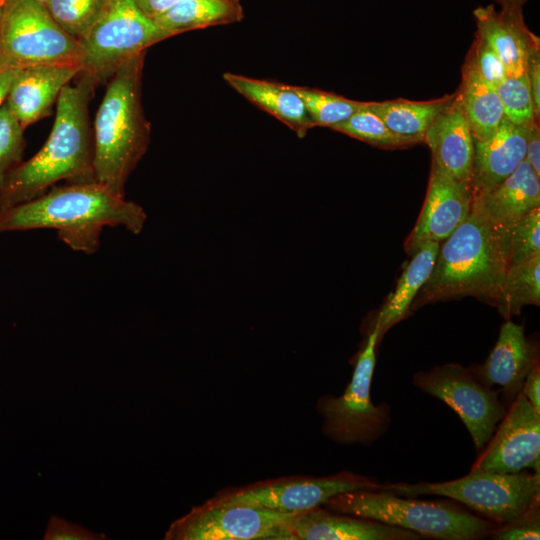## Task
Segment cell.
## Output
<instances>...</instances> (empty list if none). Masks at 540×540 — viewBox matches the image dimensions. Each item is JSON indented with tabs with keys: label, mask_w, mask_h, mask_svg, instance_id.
Masks as SVG:
<instances>
[{
	"label": "cell",
	"mask_w": 540,
	"mask_h": 540,
	"mask_svg": "<svg viewBox=\"0 0 540 540\" xmlns=\"http://www.w3.org/2000/svg\"><path fill=\"white\" fill-rule=\"evenodd\" d=\"M45 540H102L104 534L94 533L88 529L68 522L60 517L51 516L44 533Z\"/></svg>",
	"instance_id": "36"
},
{
	"label": "cell",
	"mask_w": 540,
	"mask_h": 540,
	"mask_svg": "<svg viewBox=\"0 0 540 540\" xmlns=\"http://www.w3.org/2000/svg\"><path fill=\"white\" fill-rule=\"evenodd\" d=\"M144 59L145 52L129 58L108 79L93 126L95 181L119 197L150 143L141 93Z\"/></svg>",
	"instance_id": "4"
},
{
	"label": "cell",
	"mask_w": 540,
	"mask_h": 540,
	"mask_svg": "<svg viewBox=\"0 0 540 540\" xmlns=\"http://www.w3.org/2000/svg\"><path fill=\"white\" fill-rule=\"evenodd\" d=\"M497 2L501 8L522 9V6L527 0H493Z\"/></svg>",
	"instance_id": "42"
},
{
	"label": "cell",
	"mask_w": 540,
	"mask_h": 540,
	"mask_svg": "<svg viewBox=\"0 0 540 540\" xmlns=\"http://www.w3.org/2000/svg\"><path fill=\"white\" fill-rule=\"evenodd\" d=\"M506 235L533 209L540 207V176L523 160L515 171L489 192L473 197Z\"/></svg>",
	"instance_id": "22"
},
{
	"label": "cell",
	"mask_w": 540,
	"mask_h": 540,
	"mask_svg": "<svg viewBox=\"0 0 540 540\" xmlns=\"http://www.w3.org/2000/svg\"><path fill=\"white\" fill-rule=\"evenodd\" d=\"M536 364V351L525 336L524 328L507 320L501 326L486 361L473 369L487 385L499 386L504 403L510 406L521 391L525 377Z\"/></svg>",
	"instance_id": "18"
},
{
	"label": "cell",
	"mask_w": 540,
	"mask_h": 540,
	"mask_svg": "<svg viewBox=\"0 0 540 540\" xmlns=\"http://www.w3.org/2000/svg\"><path fill=\"white\" fill-rule=\"evenodd\" d=\"M454 93L429 101L394 99L367 102V109L376 114L398 136L423 142L424 135L453 98Z\"/></svg>",
	"instance_id": "26"
},
{
	"label": "cell",
	"mask_w": 540,
	"mask_h": 540,
	"mask_svg": "<svg viewBox=\"0 0 540 540\" xmlns=\"http://www.w3.org/2000/svg\"><path fill=\"white\" fill-rule=\"evenodd\" d=\"M295 513L209 499L174 521L166 540H283Z\"/></svg>",
	"instance_id": "12"
},
{
	"label": "cell",
	"mask_w": 540,
	"mask_h": 540,
	"mask_svg": "<svg viewBox=\"0 0 540 540\" xmlns=\"http://www.w3.org/2000/svg\"><path fill=\"white\" fill-rule=\"evenodd\" d=\"M379 339V329L374 326L357 357L344 393L339 397L326 395L318 401L323 432L334 442L367 446L380 439L391 424L389 405L385 402L374 404L370 393Z\"/></svg>",
	"instance_id": "8"
},
{
	"label": "cell",
	"mask_w": 540,
	"mask_h": 540,
	"mask_svg": "<svg viewBox=\"0 0 540 540\" xmlns=\"http://www.w3.org/2000/svg\"><path fill=\"white\" fill-rule=\"evenodd\" d=\"M366 105L367 102L362 109L332 129L384 149L414 145L412 141L393 133L379 116L367 109Z\"/></svg>",
	"instance_id": "29"
},
{
	"label": "cell",
	"mask_w": 540,
	"mask_h": 540,
	"mask_svg": "<svg viewBox=\"0 0 540 540\" xmlns=\"http://www.w3.org/2000/svg\"><path fill=\"white\" fill-rule=\"evenodd\" d=\"M521 393L536 410L540 411V369L538 364L525 377Z\"/></svg>",
	"instance_id": "39"
},
{
	"label": "cell",
	"mask_w": 540,
	"mask_h": 540,
	"mask_svg": "<svg viewBox=\"0 0 540 540\" xmlns=\"http://www.w3.org/2000/svg\"><path fill=\"white\" fill-rule=\"evenodd\" d=\"M527 126L513 124L505 116L487 140L474 141L471 191L481 196L511 175L525 160Z\"/></svg>",
	"instance_id": "20"
},
{
	"label": "cell",
	"mask_w": 540,
	"mask_h": 540,
	"mask_svg": "<svg viewBox=\"0 0 540 540\" xmlns=\"http://www.w3.org/2000/svg\"><path fill=\"white\" fill-rule=\"evenodd\" d=\"M110 0H48L46 8L56 23L80 40L98 20Z\"/></svg>",
	"instance_id": "30"
},
{
	"label": "cell",
	"mask_w": 540,
	"mask_h": 540,
	"mask_svg": "<svg viewBox=\"0 0 540 540\" xmlns=\"http://www.w3.org/2000/svg\"><path fill=\"white\" fill-rule=\"evenodd\" d=\"M413 384L448 405L462 420L479 452L507 412L500 391L483 382L473 368L449 363L419 371Z\"/></svg>",
	"instance_id": "10"
},
{
	"label": "cell",
	"mask_w": 540,
	"mask_h": 540,
	"mask_svg": "<svg viewBox=\"0 0 540 540\" xmlns=\"http://www.w3.org/2000/svg\"><path fill=\"white\" fill-rule=\"evenodd\" d=\"M83 68L75 64H37L19 68L5 102L26 129L47 117L63 90Z\"/></svg>",
	"instance_id": "16"
},
{
	"label": "cell",
	"mask_w": 540,
	"mask_h": 540,
	"mask_svg": "<svg viewBox=\"0 0 540 540\" xmlns=\"http://www.w3.org/2000/svg\"><path fill=\"white\" fill-rule=\"evenodd\" d=\"M504 116L515 125L529 126L536 120L533 110L528 77L524 75H508L497 86Z\"/></svg>",
	"instance_id": "31"
},
{
	"label": "cell",
	"mask_w": 540,
	"mask_h": 540,
	"mask_svg": "<svg viewBox=\"0 0 540 540\" xmlns=\"http://www.w3.org/2000/svg\"><path fill=\"white\" fill-rule=\"evenodd\" d=\"M439 245L438 242H426L411 256L395 290L377 314L374 326L379 329L380 338L410 310L433 270Z\"/></svg>",
	"instance_id": "24"
},
{
	"label": "cell",
	"mask_w": 540,
	"mask_h": 540,
	"mask_svg": "<svg viewBox=\"0 0 540 540\" xmlns=\"http://www.w3.org/2000/svg\"><path fill=\"white\" fill-rule=\"evenodd\" d=\"M509 267L540 255V207L517 221L508 235Z\"/></svg>",
	"instance_id": "33"
},
{
	"label": "cell",
	"mask_w": 540,
	"mask_h": 540,
	"mask_svg": "<svg viewBox=\"0 0 540 540\" xmlns=\"http://www.w3.org/2000/svg\"><path fill=\"white\" fill-rule=\"evenodd\" d=\"M472 201L468 184L456 180L431 162L423 207L405 242L407 254L412 256L426 242L441 243L447 239L468 217Z\"/></svg>",
	"instance_id": "14"
},
{
	"label": "cell",
	"mask_w": 540,
	"mask_h": 540,
	"mask_svg": "<svg viewBox=\"0 0 540 540\" xmlns=\"http://www.w3.org/2000/svg\"><path fill=\"white\" fill-rule=\"evenodd\" d=\"M180 0H134L138 9L150 20L155 21L173 8Z\"/></svg>",
	"instance_id": "40"
},
{
	"label": "cell",
	"mask_w": 540,
	"mask_h": 540,
	"mask_svg": "<svg viewBox=\"0 0 540 540\" xmlns=\"http://www.w3.org/2000/svg\"><path fill=\"white\" fill-rule=\"evenodd\" d=\"M525 160L540 176V128L539 122L527 126Z\"/></svg>",
	"instance_id": "38"
},
{
	"label": "cell",
	"mask_w": 540,
	"mask_h": 540,
	"mask_svg": "<svg viewBox=\"0 0 540 540\" xmlns=\"http://www.w3.org/2000/svg\"><path fill=\"white\" fill-rule=\"evenodd\" d=\"M496 429L473 468L498 473H519L532 468L539 472L540 411L521 391Z\"/></svg>",
	"instance_id": "13"
},
{
	"label": "cell",
	"mask_w": 540,
	"mask_h": 540,
	"mask_svg": "<svg viewBox=\"0 0 540 540\" xmlns=\"http://www.w3.org/2000/svg\"><path fill=\"white\" fill-rule=\"evenodd\" d=\"M82 62L79 41L56 23L44 5L36 0H5L0 18V66H82Z\"/></svg>",
	"instance_id": "7"
},
{
	"label": "cell",
	"mask_w": 540,
	"mask_h": 540,
	"mask_svg": "<svg viewBox=\"0 0 540 540\" xmlns=\"http://www.w3.org/2000/svg\"><path fill=\"white\" fill-rule=\"evenodd\" d=\"M467 57L481 76L495 87L508 76L507 69L498 54L477 34Z\"/></svg>",
	"instance_id": "34"
},
{
	"label": "cell",
	"mask_w": 540,
	"mask_h": 540,
	"mask_svg": "<svg viewBox=\"0 0 540 540\" xmlns=\"http://www.w3.org/2000/svg\"><path fill=\"white\" fill-rule=\"evenodd\" d=\"M240 0H180L154 22L171 37L181 33L240 22Z\"/></svg>",
	"instance_id": "25"
},
{
	"label": "cell",
	"mask_w": 540,
	"mask_h": 540,
	"mask_svg": "<svg viewBox=\"0 0 540 540\" xmlns=\"http://www.w3.org/2000/svg\"><path fill=\"white\" fill-rule=\"evenodd\" d=\"M18 69L0 66V106L5 102L11 83Z\"/></svg>",
	"instance_id": "41"
},
{
	"label": "cell",
	"mask_w": 540,
	"mask_h": 540,
	"mask_svg": "<svg viewBox=\"0 0 540 540\" xmlns=\"http://www.w3.org/2000/svg\"><path fill=\"white\" fill-rule=\"evenodd\" d=\"M379 489L404 497L444 496L503 525L539 505L540 473H498L472 467L468 475L455 480L395 483Z\"/></svg>",
	"instance_id": "6"
},
{
	"label": "cell",
	"mask_w": 540,
	"mask_h": 540,
	"mask_svg": "<svg viewBox=\"0 0 540 540\" xmlns=\"http://www.w3.org/2000/svg\"><path fill=\"white\" fill-rule=\"evenodd\" d=\"M97 84L86 73L66 85L56 105L51 132L41 149L21 162L0 189V211L32 200L59 181H95L94 140L89 103Z\"/></svg>",
	"instance_id": "2"
},
{
	"label": "cell",
	"mask_w": 540,
	"mask_h": 540,
	"mask_svg": "<svg viewBox=\"0 0 540 540\" xmlns=\"http://www.w3.org/2000/svg\"><path fill=\"white\" fill-rule=\"evenodd\" d=\"M37 2H39L40 4L44 5L46 7V4L48 2V0H36Z\"/></svg>",
	"instance_id": "44"
},
{
	"label": "cell",
	"mask_w": 540,
	"mask_h": 540,
	"mask_svg": "<svg viewBox=\"0 0 540 540\" xmlns=\"http://www.w3.org/2000/svg\"><path fill=\"white\" fill-rule=\"evenodd\" d=\"M423 142L432 162L471 188L474 140L459 91L428 128Z\"/></svg>",
	"instance_id": "17"
},
{
	"label": "cell",
	"mask_w": 540,
	"mask_h": 540,
	"mask_svg": "<svg viewBox=\"0 0 540 540\" xmlns=\"http://www.w3.org/2000/svg\"><path fill=\"white\" fill-rule=\"evenodd\" d=\"M324 505L334 512L415 532L421 538L476 540L488 536L498 526L450 503L418 500L380 489L341 493Z\"/></svg>",
	"instance_id": "5"
},
{
	"label": "cell",
	"mask_w": 540,
	"mask_h": 540,
	"mask_svg": "<svg viewBox=\"0 0 540 540\" xmlns=\"http://www.w3.org/2000/svg\"><path fill=\"white\" fill-rule=\"evenodd\" d=\"M24 130L4 102L0 106V189L8 175L22 162Z\"/></svg>",
	"instance_id": "32"
},
{
	"label": "cell",
	"mask_w": 540,
	"mask_h": 540,
	"mask_svg": "<svg viewBox=\"0 0 540 540\" xmlns=\"http://www.w3.org/2000/svg\"><path fill=\"white\" fill-rule=\"evenodd\" d=\"M4 2H5V0H0V18H1L2 12H3Z\"/></svg>",
	"instance_id": "43"
},
{
	"label": "cell",
	"mask_w": 540,
	"mask_h": 540,
	"mask_svg": "<svg viewBox=\"0 0 540 540\" xmlns=\"http://www.w3.org/2000/svg\"><path fill=\"white\" fill-rule=\"evenodd\" d=\"M373 478L353 472L325 477L292 476L226 489L213 498L281 513H301L324 505L332 497L354 490H379Z\"/></svg>",
	"instance_id": "11"
},
{
	"label": "cell",
	"mask_w": 540,
	"mask_h": 540,
	"mask_svg": "<svg viewBox=\"0 0 540 540\" xmlns=\"http://www.w3.org/2000/svg\"><path fill=\"white\" fill-rule=\"evenodd\" d=\"M540 303V255L510 266L505 275L500 300V313L509 318L526 305Z\"/></svg>",
	"instance_id": "27"
},
{
	"label": "cell",
	"mask_w": 540,
	"mask_h": 540,
	"mask_svg": "<svg viewBox=\"0 0 540 540\" xmlns=\"http://www.w3.org/2000/svg\"><path fill=\"white\" fill-rule=\"evenodd\" d=\"M488 536L497 540H538L540 538L539 505L509 523L496 526Z\"/></svg>",
	"instance_id": "35"
},
{
	"label": "cell",
	"mask_w": 540,
	"mask_h": 540,
	"mask_svg": "<svg viewBox=\"0 0 540 540\" xmlns=\"http://www.w3.org/2000/svg\"><path fill=\"white\" fill-rule=\"evenodd\" d=\"M526 75L528 77L534 115L537 121L540 119V48L534 50L527 63Z\"/></svg>",
	"instance_id": "37"
},
{
	"label": "cell",
	"mask_w": 540,
	"mask_h": 540,
	"mask_svg": "<svg viewBox=\"0 0 540 540\" xmlns=\"http://www.w3.org/2000/svg\"><path fill=\"white\" fill-rule=\"evenodd\" d=\"M474 141L489 139L500 126L504 111L496 87L485 80L466 56L458 88Z\"/></svg>",
	"instance_id": "23"
},
{
	"label": "cell",
	"mask_w": 540,
	"mask_h": 540,
	"mask_svg": "<svg viewBox=\"0 0 540 540\" xmlns=\"http://www.w3.org/2000/svg\"><path fill=\"white\" fill-rule=\"evenodd\" d=\"M477 31L498 54L508 75L526 74L532 52L540 48V40L526 26L522 9L501 8L493 4L473 11Z\"/></svg>",
	"instance_id": "19"
},
{
	"label": "cell",
	"mask_w": 540,
	"mask_h": 540,
	"mask_svg": "<svg viewBox=\"0 0 540 540\" xmlns=\"http://www.w3.org/2000/svg\"><path fill=\"white\" fill-rule=\"evenodd\" d=\"M223 80L246 100L267 112L299 138L315 127L294 85L225 72Z\"/></svg>",
	"instance_id": "21"
},
{
	"label": "cell",
	"mask_w": 540,
	"mask_h": 540,
	"mask_svg": "<svg viewBox=\"0 0 540 540\" xmlns=\"http://www.w3.org/2000/svg\"><path fill=\"white\" fill-rule=\"evenodd\" d=\"M415 532L359 516L316 507L295 513L283 540H418Z\"/></svg>",
	"instance_id": "15"
},
{
	"label": "cell",
	"mask_w": 540,
	"mask_h": 540,
	"mask_svg": "<svg viewBox=\"0 0 540 540\" xmlns=\"http://www.w3.org/2000/svg\"><path fill=\"white\" fill-rule=\"evenodd\" d=\"M294 88L303 100L314 126L332 129L362 109L366 103L316 88L301 86Z\"/></svg>",
	"instance_id": "28"
},
{
	"label": "cell",
	"mask_w": 540,
	"mask_h": 540,
	"mask_svg": "<svg viewBox=\"0 0 540 540\" xmlns=\"http://www.w3.org/2000/svg\"><path fill=\"white\" fill-rule=\"evenodd\" d=\"M170 37L138 9L134 0H110L79 40L83 72L97 85L106 84L126 60Z\"/></svg>",
	"instance_id": "9"
},
{
	"label": "cell",
	"mask_w": 540,
	"mask_h": 540,
	"mask_svg": "<svg viewBox=\"0 0 540 540\" xmlns=\"http://www.w3.org/2000/svg\"><path fill=\"white\" fill-rule=\"evenodd\" d=\"M508 268V236L473 198L468 217L440 243L433 270L410 309L462 296L497 306Z\"/></svg>",
	"instance_id": "3"
},
{
	"label": "cell",
	"mask_w": 540,
	"mask_h": 540,
	"mask_svg": "<svg viewBox=\"0 0 540 540\" xmlns=\"http://www.w3.org/2000/svg\"><path fill=\"white\" fill-rule=\"evenodd\" d=\"M147 215L133 201L109 191L97 181L53 186L42 195L0 211V234L55 229L75 251L95 253L103 228L122 226L139 234Z\"/></svg>",
	"instance_id": "1"
}]
</instances>
